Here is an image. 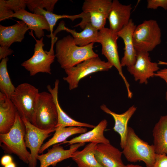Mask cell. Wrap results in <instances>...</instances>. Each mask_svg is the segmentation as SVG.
I'll list each match as a JSON object with an SVG mask.
<instances>
[{"instance_id": "obj_26", "label": "cell", "mask_w": 167, "mask_h": 167, "mask_svg": "<svg viewBox=\"0 0 167 167\" xmlns=\"http://www.w3.org/2000/svg\"><path fill=\"white\" fill-rule=\"evenodd\" d=\"M86 127L80 126L67 127H57L53 136L48 141L44 143L39 152L42 153L46 149L51 146L61 142H63L69 137L75 134H82L87 132Z\"/></svg>"}, {"instance_id": "obj_32", "label": "cell", "mask_w": 167, "mask_h": 167, "mask_svg": "<svg viewBox=\"0 0 167 167\" xmlns=\"http://www.w3.org/2000/svg\"><path fill=\"white\" fill-rule=\"evenodd\" d=\"M147 8L149 9H156L161 7L167 10V0H148Z\"/></svg>"}, {"instance_id": "obj_39", "label": "cell", "mask_w": 167, "mask_h": 167, "mask_svg": "<svg viewBox=\"0 0 167 167\" xmlns=\"http://www.w3.org/2000/svg\"><path fill=\"white\" fill-rule=\"evenodd\" d=\"M71 167L70 166H64V167Z\"/></svg>"}, {"instance_id": "obj_38", "label": "cell", "mask_w": 167, "mask_h": 167, "mask_svg": "<svg viewBox=\"0 0 167 167\" xmlns=\"http://www.w3.org/2000/svg\"><path fill=\"white\" fill-rule=\"evenodd\" d=\"M4 167H16V166L15 164L12 162L5 166Z\"/></svg>"}, {"instance_id": "obj_14", "label": "cell", "mask_w": 167, "mask_h": 167, "mask_svg": "<svg viewBox=\"0 0 167 167\" xmlns=\"http://www.w3.org/2000/svg\"><path fill=\"white\" fill-rule=\"evenodd\" d=\"M122 154V152L110 143L97 144L95 151L96 159L103 167H125Z\"/></svg>"}, {"instance_id": "obj_30", "label": "cell", "mask_w": 167, "mask_h": 167, "mask_svg": "<svg viewBox=\"0 0 167 167\" xmlns=\"http://www.w3.org/2000/svg\"><path fill=\"white\" fill-rule=\"evenodd\" d=\"M14 13L7 5L5 0H0V21L12 18Z\"/></svg>"}, {"instance_id": "obj_3", "label": "cell", "mask_w": 167, "mask_h": 167, "mask_svg": "<svg viewBox=\"0 0 167 167\" xmlns=\"http://www.w3.org/2000/svg\"><path fill=\"white\" fill-rule=\"evenodd\" d=\"M127 161L131 162L142 161L147 167H153L156 154L153 144L141 139L132 128L128 126L126 142L122 151Z\"/></svg>"}, {"instance_id": "obj_5", "label": "cell", "mask_w": 167, "mask_h": 167, "mask_svg": "<svg viewBox=\"0 0 167 167\" xmlns=\"http://www.w3.org/2000/svg\"><path fill=\"white\" fill-rule=\"evenodd\" d=\"M34 37L36 41L34 54L31 58L24 62L21 66L29 72L31 76L41 72L51 75V66L55 57L54 46L57 41V37L56 36L51 38V46L49 51L43 49L45 44L43 42V37L39 40Z\"/></svg>"}, {"instance_id": "obj_15", "label": "cell", "mask_w": 167, "mask_h": 167, "mask_svg": "<svg viewBox=\"0 0 167 167\" xmlns=\"http://www.w3.org/2000/svg\"><path fill=\"white\" fill-rule=\"evenodd\" d=\"M136 27L131 19L128 24L117 33L123 40L125 45L124 56L121 61L122 67L131 66L136 62L137 52L134 45L133 35Z\"/></svg>"}, {"instance_id": "obj_1", "label": "cell", "mask_w": 167, "mask_h": 167, "mask_svg": "<svg viewBox=\"0 0 167 167\" xmlns=\"http://www.w3.org/2000/svg\"><path fill=\"white\" fill-rule=\"evenodd\" d=\"M55 56L61 67L64 70L75 66L88 59L98 56L93 50L94 43L80 46L68 35L55 43Z\"/></svg>"}, {"instance_id": "obj_7", "label": "cell", "mask_w": 167, "mask_h": 167, "mask_svg": "<svg viewBox=\"0 0 167 167\" xmlns=\"http://www.w3.org/2000/svg\"><path fill=\"white\" fill-rule=\"evenodd\" d=\"M119 36L109 28L104 27L98 32L97 42L102 46V54L106 58L108 62L114 66L123 79L126 85L128 98L131 99L133 93L130 84L124 75L118 51L117 41Z\"/></svg>"}, {"instance_id": "obj_23", "label": "cell", "mask_w": 167, "mask_h": 167, "mask_svg": "<svg viewBox=\"0 0 167 167\" xmlns=\"http://www.w3.org/2000/svg\"><path fill=\"white\" fill-rule=\"evenodd\" d=\"M59 81L56 79L54 82V87L52 88L48 85L47 88L52 95L56 104L58 113V121L56 127H57L80 126L93 128L95 126L89 124L76 121L70 117L62 109L58 101V89Z\"/></svg>"}, {"instance_id": "obj_13", "label": "cell", "mask_w": 167, "mask_h": 167, "mask_svg": "<svg viewBox=\"0 0 167 167\" xmlns=\"http://www.w3.org/2000/svg\"><path fill=\"white\" fill-rule=\"evenodd\" d=\"M85 143H77L70 145L68 149L65 150L60 144L54 145L47 152L38 155L37 159L40 162V167L56 166L57 164L64 160L71 158L73 153Z\"/></svg>"}, {"instance_id": "obj_2", "label": "cell", "mask_w": 167, "mask_h": 167, "mask_svg": "<svg viewBox=\"0 0 167 167\" xmlns=\"http://www.w3.org/2000/svg\"><path fill=\"white\" fill-rule=\"evenodd\" d=\"M25 125L17 112L15 122L10 131L6 134H0V146L5 153L14 154L28 164L31 156L25 145Z\"/></svg>"}, {"instance_id": "obj_29", "label": "cell", "mask_w": 167, "mask_h": 167, "mask_svg": "<svg viewBox=\"0 0 167 167\" xmlns=\"http://www.w3.org/2000/svg\"><path fill=\"white\" fill-rule=\"evenodd\" d=\"M26 5L32 12L36 8H45L47 11L53 12L54 7L57 0H26Z\"/></svg>"}, {"instance_id": "obj_21", "label": "cell", "mask_w": 167, "mask_h": 167, "mask_svg": "<svg viewBox=\"0 0 167 167\" xmlns=\"http://www.w3.org/2000/svg\"><path fill=\"white\" fill-rule=\"evenodd\" d=\"M17 112L11 99L0 92V134L10 131L15 122Z\"/></svg>"}, {"instance_id": "obj_37", "label": "cell", "mask_w": 167, "mask_h": 167, "mask_svg": "<svg viewBox=\"0 0 167 167\" xmlns=\"http://www.w3.org/2000/svg\"><path fill=\"white\" fill-rule=\"evenodd\" d=\"M125 167H144L140 165H134L133 164H129L125 165Z\"/></svg>"}, {"instance_id": "obj_27", "label": "cell", "mask_w": 167, "mask_h": 167, "mask_svg": "<svg viewBox=\"0 0 167 167\" xmlns=\"http://www.w3.org/2000/svg\"><path fill=\"white\" fill-rule=\"evenodd\" d=\"M8 57L1 60L0 63V90L9 98L13 94L16 88L11 82L7 69Z\"/></svg>"}, {"instance_id": "obj_28", "label": "cell", "mask_w": 167, "mask_h": 167, "mask_svg": "<svg viewBox=\"0 0 167 167\" xmlns=\"http://www.w3.org/2000/svg\"><path fill=\"white\" fill-rule=\"evenodd\" d=\"M33 13L43 15L45 18L50 27V34L46 36L49 38L51 37L53 35V29L57 21L59 19L63 18H67L70 19L72 21L75 19L81 18L82 19L85 14L83 12L76 15H58L46 11L45 9L38 8L35 9L32 11Z\"/></svg>"}, {"instance_id": "obj_22", "label": "cell", "mask_w": 167, "mask_h": 167, "mask_svg": "<svg viewBox=\"0 0 167 167\" xmlns=\"http://www.w3.org/2000/svg\"><path fill=\"white\" fill-rule=\"evenodd\" d=\"M107 125V120H102L91 131L81 134L69 141L66 140L62 143H67L68 145H70L75 143L86 142L93 143L97 144L110 143L109 140L104 135V132Z\"/></svg>"}, {"instance_id": "obj_8", "label": "cell", "mask_w": 167, "mask_h": 167, "mask_svg": "<svg viewBox=\"0 0 167 167\" xmlns=\"http://www.w3.org/2000/svg\"><path fill=\"white\" fill-rule=\"evenodd\" d=\"M113 66L108 62L102 60L98 56L92 58L65 70L67 76L63 79L68 84L69 90H72L77 88L82 79L95 72L108 71Z\"/></svg>"}, {"instance_id": "obj_19", "label": "cell", "mask_w": 167, "mask_h": 167, "mask_svg": "<svg viewBox=\"0 0 167 167\" xmlns=\"http://www.w3.org/2000/svg\"><path fill=\"white\" fill-rule=\"evenodd\" d=\"M101 109L105 113L111 115L113 118L115 124L114 131L118 133L120 137V146L123 149L125 144L128 127V121L136 110L134 105L130 107L126 111L121 114L113 112L103 104L100 106Z\"/></svg>"}, {"instance_id": "obj_18", "label": "cell", "mask_w": 167, "mask_h": 167, "mask_svg": "<svg viewBox=\"0 0 167 167\" xmlns=\"http://www.w3.org/2000/svg\"><path fill=\"white\" fill-rule=\"evenodd\" d=\"M12 17L16 18L24 22L29 29L34 31L36 37L40 39L44 36V30L50 31L49 25L43 15L24 10L14 13Z\"/></svg>"}, {"instance_id": "obj_9", "label": "cell", "mask_w": 167, "mask_h": 167, "mask_svg": "<svg viewBox=\"0 0 167 167\" xmlns=\"http://www.w3.org/2000/svg\"><path fill=\"white\" fill-rule=\"evenodd\" d=\"M38 89L27 83L21 84L16 88L11 99L22 118H26L32 123Z\"/></svg>"}, {"instance_id": "obj_12", "label": "cell", "mask_w": 167, "mask_h": 167, "mask_svg": "<svg viewBox=\"0 0 167 167\" xmlns=\"http://www.w3.org/2000/svg\"><path fill=\"white\" fill-rule=\"evenodd\" d=\"M158 63L151 61L148 52H137L136 60L134 64L127 67L128 71L140 84L148 83V79L154 76L160 69Z\"/></svg>"}, {"instance_id": "obj_11", "label": "cell", "mask_w": 167, "mask_h": 167, "mask_svg": "<svg viewBox=\"0 0 167 167\" xmlns=\"http://www.w3.org/2000/svg\"><path fill=\"white\" fill-rule=\"evenodd\" d=\"M112 1L86 0L82 10L89 19L91 25L98 30L105 27L110 11Z\"/></svg>"}, {"instance_id": "obj_25", "label": "cell", "mask_w": 167, "mask_h": 167, "mask_svg": "<svg viewBox=\"0 0 167 167\" xmlns=\"http://www.w3.org/2000/svg\"><path fill=\"white\" fill-rule=\"evenodd\" d=\"M97 144L90 143L81 151L77 150L71 158L78 167H103L97 161L95 155Z\"/></svg>"}, {"instance_id": "obj_4", "label": "cell", "mask_w": 167, "mask_h": 167, "mask_svg": "<svg viewBox=\"0 0 167 167\" xmlns=\"http://www.w3.org/2000/svg\"><path fill=\"white\" fill-rule=\"evenodd\" d=\"M58 121L57 107L52 94L45 91L39 92L32 123L40 129L48 130L55 129Z\"/></svg>"}, {"instance_id": "obj_35", "label": "cell", "mask_w": 167, "mask_h": 167, "mask_svg": "<svg viewBox=\"0 0 167 167\" xmlns=\"http://www.w3.org/2000/svg\"><path fill=\"white\" fill-rule=\"evenodd\" d=\"M14 51L9 48H6L0 46V60L7 57L11 55Z\"/></svg>"}, {"instance_id": "obj_17", "label": "cell", "mask_w": 167, "mask_h": 167, "mask_svg": "<svg viewBox=\"0 0 167 167\" xmlns=\"http://www.w3.org/2000/svg\"><path fill=\"white\" fill-rule=\"evenodd\" d=\"M65 31L70 33L75 44L80 46H84L92 43L97 42L99 30L94 27L90 23H88L83 30L77 32L74 29H70L65 26L64 21L59 23L52 37H54L59 32Z\"/></svg>"}, {"instance_id": "obj_34", "label": "cell", "mask_w": 167, "mask_h": 167, "mask_svg": "<svg viewBox=\"0 0 167 167\" xmlns=\"http://www.w3.org/2000/svg\"><path fill=\"white\" fill-rule=\"evenodd\" d=\"M158 64L167 65V62L159 61ZM154 76L163 79L166 82L167 87V68L158 71L154 74ZM165 99L167 101V90L165 94Z\"/></svg>"}, {"instance_id": "obj_10", "label": "cell", "mask_w": 167, "mask_h": 167, "mask_svg": "<svg viewBox=\"0 0 167 167\" xmlns=\"http://www.w3.org/2000/svg\"><path fill=\"white\" fill-rule=\"evenodd\" d=\"M26 128V146L30 150L31 160L28 167H36L37 157L44 141L55 131V129L43 130L36 127L26 118H22Z\"/></svg>"}, {"instance_id": "obj_24", "label": "cell", "mask_w": 167, "mask_h": 167, "mask_svg": "<svg viewBox=\"0 0 167 167\" xmlns=\"http://www.w3.org/2000/svg\"><path fill=\"white\" fill-rule=\"evenodd\" d=\"M152 135L156 154L167 155V115L160 117L153 127Z\"/></svg>"}, {"instance_id": "obj_16", "label": "cell", "mask_w": 167, "mask_h": 167, "mask_svg": "<svg viewBox=\"0 0 167 167\" xmlns=\"http://www.w3.org/2000/svg\"><path fill=\"white\" fill-rule=\"evenodd\" d=\"M131 5H123L118 0L112 1L108 16L109 28L117 33L129 23L130 19Z\"/></svg>"}, {"instance_id": "obj_33", "label": "cell", "mask_w": 167, "mask_h": 167, "mask_svg": "<svg viewBox=\"0 0 167 167\" xmlns=\"http://www.w3.org/2000/svg\"><path fill=\"white\" fill-rule=\"evenodd\" d=\"M153 167H167V155L156 154Z\"/></svg>"}, {"instance_id": "obj_6", "label": "cell", "mask_w": 167, "mask_h": 167, "mask_svg": "<svg viewBox=\"0 0 167 167\" xmlns=\"http://www.w3.org/2000/svg\"><path fill=\"white\" fill-rule=\"evenodd\" d=\"M161 28L156 20L144 21L136 26L133 35L135 48L137 52L153 50L161 42Z\"/></svg>"}, {"instance_id": "obj_20", "label": "cell", "mask_w": 167, "mask_h": 167, "mask_svg": "<svg viewBox=\"0 0 167 167\" xmlns=\"http://www.w3.org/2000/svg\"><path fill=\"white\" fill-rule=\"evenodd\" d=\"M29 29L27 25L23 21H17L15 24L8 26L0 24V46L9 48L13 43L22 42Z\"/></svg>"}, {"instance_id": "obj_36", "label": "cell", "mask_w": 167, "mask_h": 167, "mask_svg": "<svg viewBox=\"0 0 167 167\" xmlns=\"http://www.w3.org/2000/svg\"><path fill=\"white\" fill-rule=\"evenodd\" d=\"M12 162V157L8 155H5L2 156L0 161L1 165L4 166Z\"/></svg>"}, {"instance_id": "obj_31", "label": "cell", "mask_w": 167, "mask_h": 167, "mask_svg": "<svg viewBox=\"0 0 167 167\" xmlns=\"http://www.w3.org/2000/svg\"><path fill=\"white\" fill-rule=\"evenodd\" d=\"M10 8L15 13L21 10H25L26 5V0H5Z\"/></svg>"}]
</instances>
